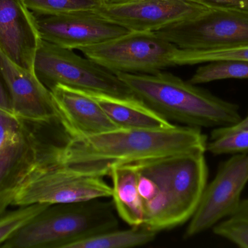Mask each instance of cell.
I'll return each instance as SVG.
<instances>
[{
	"label": "cell",
	"mask_w": 248,
	"mask_h": 248,
	"mask_svg": "<svg viewBox=\"0 0 248 248\" xmlns=\"http://www.w3.org/2000/svg\"><path fill=\"white\" fill-rule=\"evenodd\" d=\"M208 141L201 128L186 125L162 131L119 128L90 136L68 138L62 145L48 146V151L59 164L106 177L114 165L191 151L205 152Z\"/></svg>",
	"instance_id": "6da1fadb"
},
{
	"label": "cell",
	"mask_w": 248,
	"mask_h": 248,
	"mask_svg": "<svg viewBox=\"0 0 248 248\" xmlns=\"http://www.w3.org/2000/svg\"><path fill=\"white\" fill-rule=\"evenodd\" d=\"M103 176L59 164L46 145L28 135L26 144L0 178V215L8 207L74 203L111 198Z\"/></svg>",
	"instance_id": "7a4b0ae2"
},
{
	"label": "cell",
	"mask_w": 248,
	"mask_h": 248,
	"mask_svg": "<svg viewBox=\"0 0 248 248\" xmlns=\"http://www.w3.org/2000/svg\"><path fill=\"white\" fill-rule=\"evenodd\" d=\"M142 205L141 227L159 232L192 218L208 182L204 151L182 153L134 163Z\"/></svg>",
	"instance_id": "3957f363"
},
{
	"label": "cell",
	"mask_w": 248,
	"mask_h": 248,
	"mask_svg": "<svg viewBox=\"0 0 248 248\" xmlns=\"http://www.w3.org/2000/svg\"><path fill=\"white\" fill-rule=\"evenodd\" d=\"M116 74L139 100L170 122L201 129L232 126L243 118L238 105L171 73Z\"/></svg>",
	"instance_id": "277c9868"
},
{
	"label": "cell",
	"mask_w": 248,
	"mask_h": 248,
	"mask_svg": "<svg viewBox=\"0 0 248 248\" xmlns=\"http://www.w3.org/2000/svg\"><path fill=\"white\" fill-rule=\"evenodd\" d=\"M117 215L113 202L103 199L50 205L0 248H68L119 228Z\"/></svg>",
	"instance_id": "5b68a950"
},
{
	"label": "cell",
	"mask_w": 248,
	"mask_h": 248,
	"mask_svg": "<svg viewBox=\"0 0 248 248\" xmlns=\"http://www.w3.org/2000/svg\"><path fill=\"white\" fill-rule=\"evenodd\" d=\"M79 50L115 74H154L170 67L187 66L188 50L155 32H131Z\"/></svg>",
	"instance_id": "8992f818"
},
{
	"label": "cell",
	"mask_w": 248,
	"mask_h": 248,
	"mask_svg": "<svg viewBox=\"0 0 248 248\" xmlns=\"http://www.w3.org/2000/svg\"><path fill=\"white\" fill-rule=\"evenodd\" d=\"M34 71L50 88L62 84L82 91L137 99L117 74L90 58L42 39L36 51Z\"/></svg>",
	"instance_id": "52a82bcc"
},
{
	"label": "cell",
	"mask_w": 248,
	"mask_h": 248,
	"mask_svg": "<svg viewBox=\"0 0 248 248\" xmlns=\"http://www.w3.org/2000/svg\"><path fill=\"white\" fill-rule=\"evenodd\" d=\"M182 49L213 50L248 45V13L214 6L195 18L153 32Z\"/></svg>",
	"instance_id": "ba28073f"
},
{
	"label": "cell",
	"mask_w": 248,
	"mask_h": 248,
	"mask_svg": "<svg viewBox=\"0 0 248 248\" xmlns=\"http://www.w3.org/2000/svg\"><path fill=\"white\" fill-rule=\"evenodd\" d=\"M248 182V151L237 153L224 162L214 180L207 184L184 237L190 239L234 214Z\"/></svg>",
	"instance_id": "9c48e42d"
},
{
	"label": "cell",
	"mask_w": 248,
	"mask_h": 248,
	"mask_svg": "<svg viewBox=\"0 0 248 248\" xmlns=\"http://www.w3.org/2000/svg\"><path fill=\"white\" fill-rule=\"evenodd\" d=\"M211 7L189 0H134L104 4L95 11L132 32H153L195 18Z\"/></svg>",
	"instance_id": "30bf717a"
},
{
	"label": "cell",
	"mask_w": 248,
	"mask_h": 248,
	"mask_svg": "<svg viewBox=\"0 0 248 248\" xmlns=\"http://www.w3.org/2000/svg\"><path fill=\"white\" fill-rule=\"evenodd\" d=\"M36 17L42 39L67 49L99 45L131 32L106 20L95 10Z\"/></svg>",
	"instance_id": "8fae6325"
},
{
	"label": "cell",
	"mask_w": 248,
	"mask_h": 248,
	"mask_svg": "<svg viewBox=\"0 0 248 248\" xmlns=\"http://www.w3.org/2000/svg\"><path fill=\"white\" fill-rule=\"evenodd\" d=\"M0 77L10 96L13 112L18 119L36 124L58 122L50 90L35 71L12 61L1 48Z\"/></svg>",
	"instance_id": "7c38bea8"
},
{
	"label": "cell",
	"mask_w": 248,
	"mask_h": 248,
	"mask_svg": "<svg viewBox=\"0 0 248 248\" xmlns=\"http://www.w3.org/2000/svg\"><path fill=\"white\" fill-rule=\"evenodd\" d=\"M42 41L36 16L23 0H0V48L16 64L34 71Z\"/></svg>",
	"instance_id": "4fadbf2b"
},
{
	"label": "cell",
	"mask_w": 248,
	"mask_h": 248,
	"mask_svg": "<svg viewBox=\"0 0 248 248\" xmlns=\"http://www.w3.org/2000/svg\"><path fill=\"white\" fill-rule=\"evenodd\" d=\"M49 90L58 122L68 138L90 136L119 129L97 100L86 92L60 84Z\"/></svg>",
	"instance_id": "5bb4252c"
},
{
	"label": "cell",
	"mask_w": 248,
	"mask_h": 248,
	"mask_svg": "<svg viewBox=\"0 0 248 248\" xmlns=\"http://www.w3.org/2000/svg\"><path fill=\"white\" fill-rule=\"evenodd\" d=\"M86 93L97 100L119 128L162 131L176 126L138 99L115 97L92 92Z\"/></svg>",
	"instance_id": "9a60e30c"
},
{
	"label": "cell",
	"mask_w": 248,
	"mask_h": 248,
	"mask_svg": "<svg viewBox=\"0 0 248 248\" xmlns=\"http://www.w3.org/2000/svg\"><path fill=\"white\" fill-rule=\"evenodd\" d=\"M113 204L118 216L131 227L144 224L142 205L137 189V171L134 163L114 165L110 167Z\"/></svg>",
	"instance_id": "2e32d148"
},
{
	"label": "cell",
	"mask_w": 248,
	"mask_h": 248,
	"mask_svg": "<svg viewBox=\"0 0 248 248\" xmlns=\"http://www.w3.org/2000/svg\"><path fill=\"white\" fill-rule=\"evenodd\" d=\"M157 232L143 228L109 230L80 240L68 248H128L145 246L155 239Z\"/></svg>",
	"instance_id": "e0dca14e"
},
{
	"label": "cell",
	"mask_w": 248,
	"mask_h": 248,
	"mask_svg": "<svg viewBox=\"0 0 248 248\" xmlns=\"http://www.w3.org/2000/svg\"><path fill=\"white\" fill-rule=\"evenodd\" d=\"M229 79H248V61L221 60L206 63L198 67L189 82L198 85Z\"/></svg>",
	"instance_id": "ac0fdd59"
},
{
	"label": "cell",
	"mask_w": 248,
	"mask_h": 248,
	"mask_svg": "<svg viewBox=\"0 0 248 248\" xmlns=\"http://www.w3.org/2000/svg\"><path fill=\"white\" fill-rule=\"evenodd\" d=\"M35 16H53L73 12L96 10L104 0H23Z\"/></svg>",
	"instance_id": "d6986e66"
},
{
	"label": "cell",
	"mask_w": 248,
	"mask_h": 248,
	"mask_svg": "<svg viewBox=\"0 0 248 248\" xmlns=\"http://www.w3.org/2000/svg\"><path fill=\"white\" fill-rule=\"evenodd\" d=\"M47 204H35L18 207L17 209L0 215V246L8 240L17 231L29 224L34 217L40 214Z\"/></svg>",
	"instance_id": "ffe728a7"
},
{
	"label": "cell",
	"mask_w": 248,
	"mask_h": 248,
	"mask_svg": "<svg viewBox=\"0 0 248 248\" xmlns=\"http://www.w3.org/2000/svg\"><path fill=\"white\" fill-rule=\"evenodd\" d=\"M23 121L0 111V153L21 145L28 133Z\"/></svg>",
	"instance_id": "44dd1931"
},
{
	"label": "cell",
	"mask_w": 248,
	"mask_h": 248,
	"mask_svg": "<svg viewBox=\"0 0 248 248\" xmlns=\"http://www.w3.org/2000/svg\"><path fill=\"white\" fill-rule=\"evenodd\" d=\"M189 65L204 64L221 60L248 61V45L213 50H189Z\"/></svg>",
	"instance_id": "7402d4cb"
},
{
	"label": "cell",
	"mask_w": 248,
	"mask_h": 248,
	"mask_svg": "<svg viewBox=\"0 0 248 248\" xmlns=\"http://www.w3.org/2000/svg\"><path fill=\"white\" fill-rule=\"evenodd\" d=\"M213 231L239 247L248 248V220L230 216L216 224Z\"/></svg>",
	"instance_id": "603a6c76"
},
{
	"label": "cell",
	"mask_w": 248,
	"mask_h": 248,
	"mask_svg": "<svg viewBox=\"0 0 248 248\" xmlns=\"http://www.w3.org/2000/svg\"><path fill=\"white\" fill-rule=\"evenodd\" d=\"M205 4L208 7H229L248 13V0H189Z\"/></svg>",
	"instance_id": "cb8c5ba5"
},
{
	"label": "cell",
	"mask_w": 248,
	"mask_h": 248,
	"mask_svg": "<svg viewBox=\"0 0 248 248\" xmlns=\"http://www.w3.org/2000/svg\"><path fill=\"white\" fill-rule=\"evenodd\" d=\"M245 131L248 133V112L245 117L242 118L240 122L232 126L224 127V128H215L211 132V138H217L226 134L237 132V131Z\"/></svg>",
	"instance_id": "d4e9b609"
},
{
	"label": "cell",
	"mask_w": 248,
	"mask_h": 248,
	"mask_svg": "<svg viewBox=\"0 0 248 248\" xmlns=\"http://www.w3.org/2000/svg\"><path fill=\"white\" fill-rule=\"evenodd\" d=\"M20 147H14V148L9 149L6 151L0 153V177L4 174L5 170L8 168L13 160H15L19 151Z\"/></svg>",
	"instance_id": "484cf974"
},
{
	"label": "cell",
	"mask_w": 248,
	"mask_h": 248,
	"mask_svg": "<svg viewBox=\"0 0 248 248\" xmlns=\"http://www.w3.org/2000/svg\"><path fill=\"white\" fill-rule=\"evenodd\" d=\"M0 111L16 116L13 112L10 96L6 90L5 86H4L1 77H0Z\"/></svg>",
	"instance_id": "4316f807"
},
{
	"label": "cell",
	"mask_w": 248,
	"mask_h": 248,
	"mask_svg": "<svg viewBox=\"0 0 248 248\" xmlns=\"http://www.w3.org/2000/svg\"><path fill=\"white\" fill-rule=\"evenodd\" d=\"M231 216L248 220V199L241 200L237 211Z\"/></svg>",
	"instance_id": "83f0119b"
},
{
	"label": "cell",
	"mask_w": 248,
	"mask_h": 248,
	"mask_svg": "<svg viewBox=\"0 0 248 248\" xmlns=\"http://www.w3.org/2000/svg\"><path fill=\"white\" fill-rule=\"evenodd\" d=\"M134 1V0H104L106 4H116V3L125 2V1Z\"/></svg>",
	"instance_id": "f1b7e54d"
}]
</instances>
